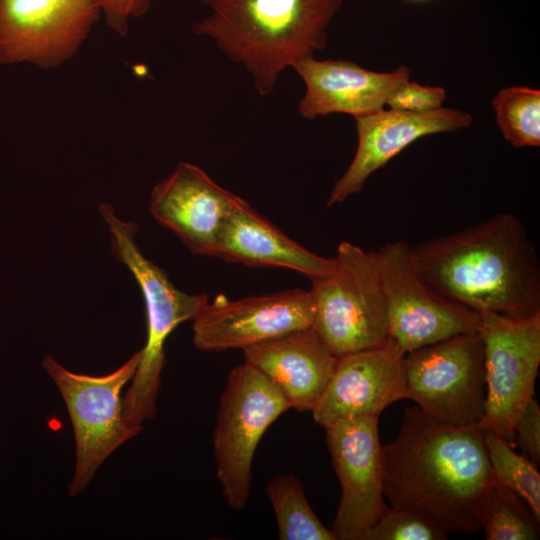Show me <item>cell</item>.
Listing matches in <instances>:
<instances>
[{
    "mask_svg": "<svg viewBox=\"0 0 540 540\" xmlns=\"http://www.w3.org/2000/svg\"><path fill=\"white\" fill-rule=\"evenodd\" d=\"M383 494L442 530L480 529L476 506L494 477L483 431L439 422L417 406L406 408L397 437L382 445Z\"/></svg>",
    "mask_w": 540,
    "mask_h": 540,
    "instance_id": "1",
    "label": "cell"
},
{
    "mask_svg": "<svg viewBox=\"0 0 540 540\" xmlns=\"http://www.w3.org/2000/svg\"><path fill=\"white\" fill-rule=\"evenodd\" d=\"M433 290L475 312L528 317L540 312V264L523 223L499 213L412 247Z\"/></svg>",
    "mask_w": 540,
    "mask_h": 540,
    "instance_id": "2",
    "label": "cell"
},
{
    "mask_svg": "<svg viewBox=\"0 0 540 540\" xmlns=\"http://www.w3.org/2000/svg\"><path fill=\"white\" fill-rule=\"evenodd\" d=\"M210 13L193 32L210 38L250 74L261 96L281 73L327 45V29L343 0H198Z\"/></svg>",
    "mask_w": 540,
    "mask_h": 540,
    "instance_id": "3",
    "label": "cell"
},
{
    "mask_svg": "<svg viewBox=\"0 0 540 540\" xmlns=\"http://www.w3.org/2000/svg\"><path fill=\"white\" fill-rule=\"evenodd\" d=\"M99 211L109 229L114 256L132 273L145 301L147 340L140 350L131 384L122 397L125 422L142 431L143 423L152 419L157 411L165 342L179 324L195 318L209 302V296L178 289L167 273L146 258L137 246L135 222L121 220L110 204H101Z\"/></svg>",
    "mask_w": 540,
    "mask_h": 540,
    "instance_id": "4",
    "label": "cell"
},
{
    "mask_svg": "<svg viewBox=\"0 0 540 540\" xmlns=\"http://www.w3.org/2000/svg\"><path fill=\"white\" fill-rule=\"evenodd\" d=\"M333 270L311 280L312 328L337 357L388 342L386 302L377 252L341 242Z\"/></svg>",
    "mask_w": 540,
    "mask_h": 540,
    "instance_id": "5",
    "label": "cell"
},
{
    "mask_svg": "<svg viewBox=\"0 0 540 540\" xmlns=\"http://www.w3.org/2000/svg\"><path fill=\"white\" fill-rule=\"evenodd\" d=\"M140 350L109 374L74 373L52 355L42 367L58 388L69 413L75 439V468L69 495H80L103 462L141 431L127 425L123 416L122 390L136 372Z\"/></svg>",
    "mask_w": 540,
    "mask_h": 540,
    "instance_id": "6",
    "label": "cell"
},
{
    "mask_svg": "<svg viewBox=\"0 0 540 540\" xmlns=\"http://www.w3.org/2000/svg\"><path fill=\"white\" fill-rule=\"evenodd\" d=\"M289 409L280 391L250 364L244 362L230 371L219 399L212 443L216 476L232 509L246 506L257 446Z\"/></svg>",
    "mask_w": 540,
    "mask_h": 540,
    "instance_id": "7",
    "label": "cell"
},
{
    "mask_svg": "<svg viewBox=\"0 0 540 540\" xmlns=\"http://www.w3.org/2000/svg\"><path fill=\"white\" fill-rule=\"evenodd\" d=\"M409 399L429 417L477 426L486 397L484 349L478 331L451 336L403 357Z\"/></svg>",
    "mask_w": 540,
    "mask_h": 540,
    "instance_id": "8",
    "label": "cell"
},
{
    "mask_svg": "<svg viewBox=\"0 0 540 540\" xmlns=\"http://www.w3.org/2000/svg\"><path fill=\"white\" fill-rule=\"evenodd\" d=\"M477 331L483 342L486 397L477 425L514 444L515 425L535 396L540 364V312L510 317L478 312Z\"/></svg>",
    "mask_w": 540,
    "mask_h": 540,
    "instance_id": "9",
    "label": "cell"
},
{
    "mask_svg": "<svg viewBox=\"0 0 540 540\" xmlns=\"http://www.w3.org/2000/svg\"><path fill=\"white\" fill-rule=\"evenodd\" d=\"M378 253L388 342L402 355L454 335L476 331L478 313L437 293L419 275L412 246L389 242Z\"/></svg>",
    "mask_w": 540,
    "mask_h": 540,
    "instance_id": "10",
    "label": "cell"
},
{
    "mask_svg": "<svg viewBox=\"0 0 540 540\" xmlns=\"http://www.w3.org/2000/svg\"><path fill=\"white\" fill-rule=\"evenodd\" d=\"M101 16L95 0H0V63L57 68Z\"/></svg>",
    "mask_w": 540,
    "mask_h": 540,
    "instance_id": "11",
    "label": "cell"
},
{
    "mask_svg": "<svg viewBox=\"0 0 540 540\" xmlns=\"http://www.w3.org/2000/svg\"><path fill=\"white\" fill-rule=\"evenodd\" d=\"M324 428L341 485V498L330 530L335 540H365L388 507L383 494L378 418L344 419Z\"/></svg>",
    "mask_w": 540,
    "mask_h": 540,
    "instance_id": "12",
    "label": "cell"
},
{
    "mask_svg": "<svg viewBox=\"0 0 540 540\" xmlns=\"http://www.w3.org/2000/svg\"><path fill=\"white\" fill-rule=\"evenodd\" d=\"M315 306L310 291L281 292L208 302L192 320L193 343L201 351L244 349L250 345L312 327Z\"/></svg>",
    "mask_w": 540,
    "mask_h": 540,
    "instance_id": "13",
    "label": "cell"
},
{
    "mask_svg": "<svg viewBox=\"0 0 540 540\" xmlns=\"http://www.w3.org/2000/svg\"><path fill=\"white\" fill-rule=\"evenodd\" d=\"M240 199L200 167L181 162L154 186L149 210L192 254L215 256L224 222Z\"/></svg>",
    "mask_w": 540,
    "mask_h": 540,
    "instance_id": "14",
    "label": "cell"
},
{
    "mask_svg": "<svg viewBox=\"0 0 540 540\" xmlns=\"http://www.w3.org/2000/svg\"><path fill=\"white\" fill-rule=\"evenodd\" d=\"M472 119L465 111L443 106L423 113L383 108L356 117V152L346 171L335 182L327 206L341 203L360 192L375 171L419 138L466 128Z\"/></svg>",
    "mask_w": 540,
    "mask_h": 540,
    "instance_id": "15",
    "label": "cell"
},
{
    "mask_svg": "<svg viewBox=\"0 0 540 540\" xmlns=\"http://www.w3.org/2000/svg\"><path fill=\"white\" fill-rule=\"evenodd\" d=\"M402 355L390 342L339 357L322 398L312 410L326 427L356 417H377L390 404L408 398Z\"/></svg>",
    "mask_w": 540,
    "mask_h": 540,
    "instance_id": "16",
    "label": "cell"
},
{
    "mask_svg": "<svg viewBox=\"0 0 540 540\" xmlns=\"http://www.w3.org/2000/svg\"><path fill=\"white\" fill-rule=\"evenodd\" d=\"M305 84L298 112L305 119L332 113L354 118L386 107L391 93L410 79V70L401 65L389 72L368 70L344 59L306 58L293 66Z\"/></svg>",
    "mask_w": 540,
    "mask_h": 540,
    "instance_id": "17",
    "label": "cell"
},
{
    "mask_svg": "<svg viewBox=\"0 0 540 540\" xmlns=\"http://www.w3.org/2000/svg\"><path fill=\"white\" fill-rule=\"evenodd\" d=\"M242 351L244 362L263 374L291 409L299 412H312L326 391L339 359L312 327L285 333Z\"/></svg>",
    "mask_w": 540,
    "mask_h": 540,
    "instance_id": "18",
    "label": "cell"
},
{
    "mask_svg": "<svg viewBox=\"0 0 540 540\" xmlns=\"http://www.w3.org/2000/svg\"><path fill=\"white\" fill-rule=\"evenodd\" d=\"M215 257L261 267H282L310 280L329 274L334 259L319 256L276 228L242 198L229 213L221 229Z\"/></svg>",
    "mask_w": 540,
    "mask_h": 540,
    "instance_id": "19",
    "label": "cell"
},
{
    "mask_svg": "<svg viewBox=\"0 0 540 540\" xmlns=\"http://www.w3.org/2000/svg\"><path fill=\"white\" fill-rule=\"evenodd\" d=\"M487 540H535L540 521L514 491L494 477L482 490L476 506Z\"/></svg>",
    "mask_w": 540,
    "mask_h": 540,
    "instance_id": "20",
    "label": "cell"
},
{
    "mask_svg": "<svg viewBox=\"0 0 540 540\" xmlns=\"http://www.w3.org/2000/svg\"><path fill=\"white\" fill-rule=\"evenodd\" d=\"M276 517L280 540H335L309 505L300 480L276 474L265 487Z\"/></svg>",
    "mask_w": 540,
    "mask_h": 540,
    "instance_id": "21",
    "label": "cell"
},
{
    "mask_svg": "<svg viewBox=\"0 0 540 540\" xmlns=\"http://www.w3.org/2000/svg\"><path fill=\"white\" fill-rule=\"evenodd\" d=\"M495 119L506 141L515 147L540 145V91L527 86L501 89L492 99Z\"/></svg>",
    "mask_w": 540,
    "mask_h": 540,
    "instance_id": "22",
    "label": "cell"
},
{
    "mask_svg": "<svg viewBox=\"0 0 540 540\" xmlns=\"http://www.w3.org/2000/svg\"><path fill=\"white\" fill-rule=\"evenodd\" d=\"M483 431V430H482ZM486 453L494 478L514 491L540 521V474L537 465L492 431H483Z\"/></svg>",
    "mask_w": 540,
    "mask_h": 540,
    "instance_id": "23",
    "label": "cell"
},
{
    "mask_svg": "<svg viewBox=\"0 0 540 540\" xmlns=\"http://www.w3.org/2000/svg\"><path fill=\"white\" fill-rule=\"evenodd\" d=\"M447 532L419 513L403 507H387L365 540H444Z\"/></svg>",
    "mask_w": 540,
    "mask_h": 540,
    "instance_id": "24",
    "label": "cell"
},
{
    "mask_svg": "<svg viewBox=\"0 0 540 540\" xmlns=\"http://www.w3.org/2000/svg\"><path fill=\"white\" fill-rule=\"evenodd\" d=\"M445 100L444 88L421 85L407 79L391 93L386 107L399 111L423 113L442 107Z\"/></svg>",
    "mask_w": 540,
    "mask_h": 540,
    "instance_id": "25",
    "label": "cell"
},
{
    "mask_svg": "<svg viewBox=\"0 0 540 540\" xmlns=\"http://www.w3.org/2000/svg\"><path fill=\"white\" fill-rule=\"evenodd\" d=\"M514 443L521 448L523 455L540 464V407L533 396L524 407L514 429Z\"/></svg>",
    "mask_w": 540,
    "mask_h": 540,
    "instance_id": "26",
    "label": "cell"
},
{
    "mask_svg": "<svg viewBox=\"0 0 540 540\" xmlns=\"http://www.w3.org/2000/svg\"><path fill=\"white\" fill-rule=\"evenodd\" d=\"M106 25L120 36H126L129 21L145 15L152 0H95Z\"/></svg>",
    "mask_w": 540,
    "mask_h": 540,
    "instance_id": "27",
    "label": "cell"
}]
</instances>
